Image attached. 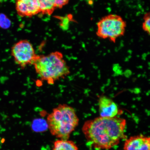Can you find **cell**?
I'll return each instance as SVG.
<instances>
[{"instance_id":"cell-1","label":"cell","mask_w":150,"mask_h":150,"mask_svg":"<svg viewBox=\"0 0 150 150\" xmlns=\"http://www.w3.org/2000/svg\"><path fill=\"white\" fill-rule=\"evenodd\" d=\"M126 120L99 117L84 123L82 131L88 143L95 149L109 150L125 137Z\"/></svg>"},{"instance_id":"cell-6","label":"cell","mask_w":150,"mask_h":150,"mask_svg":"<svg viewBox=\"0 0 150 150\" xmlns=\"http://www.w3.org/2000/svg\"><path fill=\"white\" fill-rule=\"evenodd\" d=\"M16 7L21 17H31L40 13L39 0H16Z\"/></svg>"},{"instance_id":"cell-9","label":"cell","mask_w":150,"mask_h":150,"mask_svg":"<svg viewBox=\"0 0 150 150\" xmlns=\"http://www.w3.org/2000/svg\"><path fill=\"white\" fill-rule=\"evenodd\" d=\"M52 150H79V148L72 140L59 139L54 142Z\"/></svg>"},{"instance_id":"cell-4","label":"cell","mask_w":150,"mask_h":150,"mask_svg":"<svg viewBox=\"0 0 150 150\" xmlns=\"http://www.w3.org/2000/svg\"><path fill=\"white\" fill-rule=\"evenodd\" d=\"M127 23L122 17L110 14L103 17L97 22L96 34L99 38L115 43L125 34Z\"/></svg>"},{"instance_id":"cell-12","label":"cell","mask_w":150,"mask_h":150,"mask_svg":"<svg viewBox=\"0 0 150 150\" xmlns=\"http://www.w3.org/2000/svg\"><path fill=\"white\" fill-rule=\"evenodd\" d=\"M55 3L56 8H61L67 5L70 0H52Z\"/></svg>"},{"instance_id":"cell-11","label":"cell","mask_w":150,"mask_h":150,"mask_svg":"<svg viewBox=\"0 0 150 150\" xmlns=\"http://www.w3.org/2000/svg\"><path fill=\"white\" fill-rule=\"evenodd\" d=\"M142 30L149 35L150 33V14L149 12L146 13L143 17L142 23Z\"/></svg>"},{"instance_id":"cell-10","label":"cell","mask_w":150,"mask_h":150,"mask_svg":"<svg viewBox=\"0 0 150 150\" xmlns=\"http://www.w3.org/2000/svg\"><path fill=\"white\" fill-rule=\"evenodd\" d=\"M40 13L50 16L56 8L55 3L52 0H39Z\"/></svg>"},{"instance_id":"cell-8","label":"cell","mask_w":150,"mask_h":150,"mask_svg":"<svg viewBox=\"0 0 150 150\" xmlns=\"http://www.w3.org/2000/svg\"><path fill=\"white\" fill-rule=\"evenodd\" d=\"M123 150H150V138L142 134L131 136L125 140Z\"/></svg>"},{"instance_id":"cell-7","label":"cell","mask_w":150,"mask_h":150,"mask_svg":"<svg viewBox=\"0 0 150 150\" xmlns=\"http://www.w3.org/2000/svg\"><path fill=\"white\" fill-rule=\"evenodd\" d=\"M98 102L100 117L108 118L117 117L120 110L117 104L111 99L102 96L99 97Z\"/></svg>"},{"instance_id":"cell-5","label":"cell","mask_w":150,"mask_h":150,"mask_svg":"<svg viewBox=\"0 0 150 150\" xmlns=\"http://www.w3.org/2000/svg\"><path fill=\"white\" fill-rule=\"evenodd\" d=\"M11 54L15 62L21 69L33 65L38 56L32 44L27 40H21L15 44Z\"/></svg>"},{"instance_id":"cell-2","label":"cell","mask_w":150,"mask_h":150,"mask_svg":"<svg viewBox=\"0 0 150 150\" xmlns=\"http://www.w3.org/2000/svg\"><path fill=\"white\" fill-rule=\"evenodd\" d=\"M79 121L74 109L66 104H59L54 108L47 118L50 134L61 139H69Z\"/></svg>"},{"instance_id":"cell-3","label":"cell","mask_w":150,"mask_h":150,"mask_svg":"<svg viewBox=\"0 0 150 150\" xmlns=\"http://www.w3.org/2000/svg\"><path fill=\"white\" fill-rule=\"evenodd\" d=\"M33 65L41 79L50 85L66 77L70 73L63 54L58 51L47 55H38Z\"/></svg>"}]
</instances>
